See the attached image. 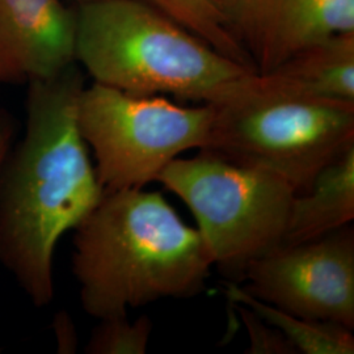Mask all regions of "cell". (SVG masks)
I'll return each instance as SVG.
<instances>
[{
    "label": "cell",
    "mask_w": 354,
    "mask_h": 354,
    "mask_svg": "<svg viewBox=\"0 0 354 354\" xmlns=\"http://www.w3.org/2000/svg\"><path fill=\"white\" fill-rule=\"evenodd\" d=\"M213 118L212 104L181 106L162 95H131L96 82L77 104L79 130L93 150L104 192L143 188L180 153L205 150Z\"/></svg>",
    "instance_id": "8992f818"
},
{
    "label": "cell",
    "mask_w": 354,
    "mask_h": 354,
    "mask_svg": "<svg viewBox=\"0 0 354 354\" xmlns=\"http://www.w3.org/2000/svg\"><path fill=\"white\" fill-rule=\"evenodd\" d=\"M254 1L256 0H223V7L230 20L231 28L241 42H243L241 37L252 12Z\"/></svg>",
    "instance_id": "e0dca14e"
},
{
    "label": "cell",
    "mask_w": 354,
    "mask_h": 354,
    "mask_svg": "<svg viewBox=\"0 0 354 354\" xmlns=\"http://www.w3.org/2000/svg\"><path fill=\"white\" fill-rule=\"evenodd\" d=\"M53 329L57 337L58 353H75L77 349V333H76L75 324L71 317L68 315V313L59 311L54 317Z\"/></svg>",
    "instance_id": "2e32d148"
},
{
    "label": "cell",
    "mask_w": 354,
    "mask_h": 354,
    "mask_svg": "<svg viewBox=\"0 0 354 354\" xmlns=\"http://www.w3.org/2000/svg\"><path fill=\"white\" fill-rule=\"evenodd\" d=\"M151 319L146 315L134 322L127 317L102 319L93 329L84 352L87 354H145L151 337Z\"/></svg>",
    "instance_id": "5bb4252c"
},
{
    "label": "cell",
    "mask_w": 354,
    "mask_h": 354,
    "mask_svg": "<svg viewBox=\"0 0 354 354\" xmlns=\"http://www.w3.org/2000/svg\"><path fill=\"white\" fill-rule=\"evenodd\" d=\"M77 4H83V3H87V1H92V0H75Z\"/></svg>",
    "instance_id": "d6986e66"
},
{
    "label": "cell",
    "mask_w": 354,
    "mask_h": 354,
    "mask_svg": "<svg viewBox=\"0 0 354 354\" xmlns=\"http://www.w3.org/2000/svg\"><path fill=\"white\" fill-rule=\"evenodd\" d=\"M213 266L200 231L158 192H104L75 228L80 304L99 320L165 298H192L205 289Z\"/></svg>",
    "instance_id": "7a4b0ae2"
},
{
    "label": "cell",
    "mask_w": 354,
    "mask_h": 354,
    "mask_svg": "<svg viewBox=\"0 0 354 354\" xmlns=\"http://www.w3.org/2000/svg\"><path fill=\"white\" fill-rule=\"evenodd\" d=\"M77 62L28 83L24 137L0 174V264L37 308L55 297L54 252L100 203L104 189L77 125Z\"/></svg>",
    "instance_id": "6da1fadb"
},
{
    "label": "cell",
    "mask_w": 354,
    "mask_h": 354,
    "mask_svg": "<svg viewBox=\"0 0 354 354\" xmlns=\"http://www.w3.org/2000/svg\"><path fill=\"white\" fill-rule=\"evenodd\" d=\"M238 311L243 324L248 330V354H297L292 342L273 326L268 324L252 310L243 304H232Z\"/></svg>",
    "instance_id": "9a60e30c"
},
{
    "label": "cell",
    "mask_w": 354,
    "mask_h": 354,
    "mask_svg": "<svg viewBox=\"0 0 354 354\" xmlns=\"http://www.w3.org/2000/svg\"><path fill=\"white\" fill-rule=\"evenodd\" d=\"M225 295L231 304L248 307L268 324L279 329L292 342L298 353H354L352 329L336 323L295 317L279 307L254 298L235 281L225 282Z\"/></svg>",
    "instance_id": "7c38bea8"
},
{
    "label": "cell",
    "mask_w": 354,
    "mask_h": 354,
    "mask_svg": "<svg viewBox=\"0 0 354 354\" xmlns=\"http://www.w3.org/2000/svg\"><path fill=\"white\" fill-rule=\"evenodd\" d=\"M165 13L215 50L256 70L252 57L232 30L223 0H142ZM257 71V70H256Z\"/></svg>",
    "instance_id": "4fadbf2b"
},
{
    "label": "cell",
    "mask_w": 354,
    "mask_h": 354,
    "mask_svg": "<svg viewBox=\"0 0 354 354\" xmlns=\"http://www.w3.org/2000/svg\"><path fill=\"white\" fill-rule=\"evenodd\" d=\"M16 127L12 115L4 109H0V174L4 160L15 143Z\"/></svg>",
    "instance_id": "ac0fdd59"
},
{
    "label": "cell",
    "mask_w": 354,
    "mask_h": 354,
    "mask_svg": "<svg viewBox=\"0 0 354 354\" xmlns=\"http://www.w3.org/2000/svg\"><path fill=\"white\" fill-rule=\"evenodd\" d=\"M76 10L61 0H0V83L58 75L76 62Z\"/></svg>",
    "instance_id": "ba28073f"
},
{
    "label": "cell",
    "mask_w": 354,
    "mask_h": 354,
    "mask_svg": "<svg viewBox=\"0 0 354 354\" xmlns=\"http://www.w3.org/2000/svg\"><path fill=\"white\" fill-rule=\"evenodd\" d=\"M354 32V0H256L243 44L259 74L327 38Z\"/></svg>",
    "instance_id": "9c48e42d"
},
{
    "label": "cell",
    "mask_w": 354,
    "mask_h": 354,
    "mask_svg": "<svg viewBox=\"0 0 354 354\" xmlns=\"http://www.w3.org/2000/svg\"><path fill=\"white\" fill-rule=\"evenodd\" d=\"M212 105L214 118L205 150L274 174L297 194L354 143V102L286 88L259 73Z\"/></svg>",
    "instance_id": "277c9868"
},
{
    "label": "cell",
    "mask_w": 354,
    "mask_h": 354,
    "mask_svg": "<svg viewBox=\"0 0 354 354\" xmlns=\"http://www.w3.org/2000/svg\"><path fill=\"white\" fill-rule=\"evenodd\" d=\"M241 281L254 298L295 317L353 329V228L281 245L247 266Z\"/></svg>",
    "instance_id": "52a82bcc"
},
{
    "label": "cell",
    "mask_w": 354,
    "mask_h": 354,
    "mask_svg": "<svg viewBox=\"0 0 354 354\" xmlns=\"http://www.w3.org/2000/svg\"><path fill=\"white\" fill-rule=\"evenodd\" d=\"M261 75L311 96L354 102V32L314 44Z\"/></svg>",
    "instance_id": "8fae6325"
},
{
    "label": "cell",
    "mask_w": 354,
    "mask_h": 354,
    "mask_svg": "<svg viewBox=\"0 0 354 354\" xmlns=\"http://www.w3.org/2000/svg\"><path fill=\"white\" fill-rule=\"evenodd\" d=\"M76 12V62L104 86L215 104L257 74L142 0H92Z\"/></svg>",
    "instance_id": "3957f363"
},
{
    "label": "cell",
    "mask_w": 354,
    "mask_h": 354,
    "mask_svg": "<svg viewBox=\"0 0 354 354\" xmlns=\"http://www.w3.org/2000/svg\"><path fill=\"white\" fill-rule=\"evenodd\" d=\"M354 218V143L317 174L291 201L282 245L314 241L349 226Z\"/></svg>",
    "instance_id": "30bf717a"
},
{
    "label": "cell",
    "mask_w": 354,
    "mask_h": 354,
    "mask_svg": "<svg viewBox=\"0 0 354 354\" xmlns=\"http://www.w3.org/2000/svg\"><path fill=\"white\" fill-rule=\"evenodd\" d=\"M156 181L189 207L214 266L232 281L283 244L297 193L274 174L201 150L171 162Z\"/></svg>",
    "instance_id": "5b68a950"
}]
</instances>
